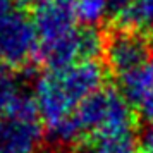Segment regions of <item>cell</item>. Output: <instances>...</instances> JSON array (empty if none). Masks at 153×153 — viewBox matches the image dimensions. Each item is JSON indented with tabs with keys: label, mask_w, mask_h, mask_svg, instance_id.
<instances>
[{
	"label": "cell",
	"mask_w": 153,
	"mask_h": 153,
	"mask_svg": "<svg viewBox=\"0 0 153 153\" xmlns=\"http://www.w3.org/2000/svg\"><path fill=\"white\" fill-rule=\"evenodd\" d=\"M105 71L97 60H81L38 76L33 97L47 129L74 115L88 97L103 88Z\"/></svg>",
	"instance_id": "2"
},
{
	"label": "cell",
	"mask_w": 153,
	"mask_h": 153,
	"mask_svg": "<svg viewBox=\"0 0 153 153\" xmlns=\"http://www.w3.org/2000/svg\"><path fill=\"white\" fill-rule=\"evenodd\" d=\"M114 21L124 31H153V0H138Z\"/></svg>",
	"instance_id": "10"
},
{
	"label": "cell",
	"mask_w": 153,
	"mask_h": 153,
	"mask_svg": "<svg viewBox=\"0 0 153 153\" xmlns=\"http://www.w3.org/2000/svg\"><path fill=\"white\" fill-rule=\"evenodd\" d=\"M42 141L38 122L0 119V153H36Z\"/></svg>",
	"instance_id": "8"
},
{
	"label": "cell",
	"mask_w": 153,
	"mask_h": 153,
	"mask_svg": "<svg viewBox=\"0 0 153 153\" xmlns=\"http://www.w3.org/2000/svg\"><path fill=\"white\" fill-rule=\"evenodd\" d=\"M38 36V60L60 69L81 60H97L105 40L95 26H79L74 0H40L31 10Z\"/></svg>",
	"instance_id": "1"
},
{
	"label": "cell",
	"mask_w": 153,
	"mask_h": 153,
	"mask_svg": "<svg viewBox=\"0 0 153 153\" xmlns=\"http://www.w3.org/2000/svg\"><path fill=\"white\" fill-rule=\"evenodd\" d=\"M77 19L84 26H95L108 17V0H74Z\"/></svg>",
	"instance_id": "11"
},
{
	"label": "cell",
	"mask_w": 153,
	"mask_h": 153,
	"mask_svg": "<svg viewBox=\"0 0 153 153\" xmlns=\"http://www.w3.org/2000/svg\"><path fill=\"white\" fill-rule=\"evenodd\" d=\"M83 131H119L134 129V112L132 105L115 88H102L88 97L74 112Z\"/></svg>",
	"instance_id": "4"
},
{
	"label": "cell",
	"mask_w": 153,
	"mask_h": 153,
	"mask_svg": "<svg viewBox=\"0 0 153 153\" xmlns=\"http://www.w3.org/2000/svg\"><path fill=\"white\" fill-rule=\"evenodd\" d=\"M0 117L26 122H38V105L35 97L28 95L19 77L9 67H0Z\"/></svg>",
	"instance_id": "6"
},
{
	"label": "cell",
	"mask_w": 153,
	"mask_h": 153,
	"mask_svg": "<svg viewBox=\"0 0 153 153\" xmlns=\"http://www.w3.org/2000/svg\"><path fill=\"white\" fill-rule=\"evenodd\" d=\"M139 150L141 153H153V124L143 132L139 141Z\"/></svg>",
	"instance_id": "13"
},
{
	"label": "cell",
	"mask_w": 153,
	"mask_h": 153,
	"mask_svg": "<svg viewBox=\"0 0 153 153\" xmlns=\"http://www.w3.org/2000/svg\"><path fill=\"white\" fill-rule=\"evenodd\" d=\"M120 91L127 102L153 124V55L138 71L119 77Z\"/></svg>",
	"instance_id": "7"
},
{
	"label": "cell",
	"mask_w": 153,
	"mask_h": 153,
	"mask_svg": "<svg viewBox=\"0 0 153 153\" xmlns=\"http://www.w3.org/2000/svg\"><path fill=\"white\" fill-rule=\"evenodd\" d=\"M138 141L134 129L93 132L81 146L79 153H136Z\"/></svg>",
	"instance_id": "9"
},
{
	"label": "cell",
	"mask_w": 153,
	"mask_h": 153,
	"mask_svg": "<svg viewBox=\"0 0 153 153\" xmlns=\"http://www.w3.org/2000/svg\"><path fill=\"white\" fill-rule=\"evenodd\" d=\"M38 36L33 19L10 0H0V64L21 67L36 55Z\"/></svg>",
	"instance_id": "3"
},
{
	"label": "cell",
	"mask_w": 153,
	"mask_h": 153,
	"mask_svg": "<svg viewBox=\"0 0 153 153\" xmlns=\"http://www.w3.org/2000/svg\"><path fill=\"white\" fill-rule=\"evenodd\" d=\"M103 53L107 65L119 77L138 71L152 57L146 38H143L139 33L124 29L110 35V38L105 40Z\"/></svg>",
	"instance_id": "5"
},
{
	"label": "cell",
	"mask_w": 153,
	"mask_h": 153,
	"mask_svg": "<svg viewBox=\"0 0 153 153\" xmlns=\"http://www.w3.org/2000/svg\"><path fill=\"white\" fill-rule=\"evenodd\" d=\"M138 0H108V17L115 19L117 16H120L124 10L134 5Z\"/></svg>",
	"instance_id": "12"
},
{
	"label": "cell",
	"mask_w": 153,
	"mask_h": 153,
	"mask_svg": "<svg viewBox=\"0 0 153 153\" xmlns=\"http://www.w3.org/2000/svg\"><path fill=\"white\" fill-rule=\"evenodd\" d=\"M16 7H19L21 10H33L35 5L40 2V0H10Z\"/></svg>",
	"instance_id": "14"
}]
</instances>
